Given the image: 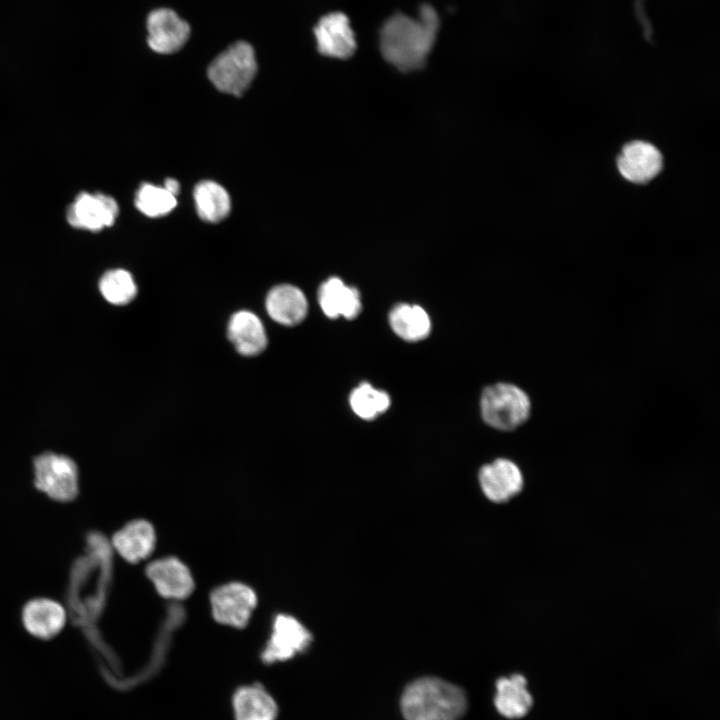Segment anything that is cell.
I'll use <instances>...</instances> for the list:
<instances>
[{
	"label": "cell",
	"mask_w": 720,
	"mask_h": 720,
	"mask_svg": "<svg viewBox=\"0 0 720 720\" xmlns=\"http://www.w3.org/2000/svg\"><path fill=\"white\" fill-rule=\"evenodd\" d=\"M466 708L465 692L436 677L413 681L401 697V710L406 720H458Z\"/></svg>",
	"instance_id": "7a4b0ae2"
},
{
	"label": "cell",
	"mask_w": 720,
	"mask_h": 720,
	"mask_svg": "<svg viewBox=\"0 0 720 720\" xmlns=\"http://www.w3.org/2000/svg\"><path fill=\"white\" fill-rule=\"evenodd\" d=\"M118 212V205L112 197L83 192L69 206L66 217L75 228L99 231L111 226Z\"/></svg>",
	"instance_id": "ba28073f"
},
{
	"label": "cell",
	"mask_w": 720,
	"mask_h": 720,
	"mask_svg": "<svg viewBox=\"0 0 720 720\" xmlns=\"http://www.w3.org/2000/svg\"><path fill=\"white\" fill-rule=\"evenodd\" d=\"M196 210L201 219L219 222L230 212L231 202L227 191L214 181H202L194 189Z\"/></svg>",
	"instance_id": "7402d4cb"
},
{
	"label": "cell",
	"mask_w": 720,
	"mask_h": 720,
	"mask_svg": "<svg viewBox=\"0 0 720 720\" xmlns=\"http://www.w3.org/2000/svg\"><path fill=\"white\" fill-rule=\"evenodd\" d=\"M266 309L274 321L282 325L293 326L305 318L308 303L299 288L282 284L272 288L268 293Z\"/></svg>",
	"instance_id": "e0dca14e"
},
{
	"label": "cell",
	"mask_w": 720,
	"mask_h": 720,
	"mask_svg": "<svg viewBox=\"0 0 720 720\" xmlns=\"http://www.w3.org/2000/svg\"><path fill=\"white\" fill-rule=\"evenodd\" d=\"M318 51L325 56L347 59L357 47L356 38L348 17L333 12L321 17L314 27Z\"/></svg>",
	"instance_id": "9c48e42d"
},
{
	"label": "cell",
	"mask_w": 720,
	"mask_h": 720,
	"mask_svg": "<svg viewBox=\"0 0 720 720\" xmlns=\"http://www.w3.org/2000/svg\"><path fill=\"white\" fill-rule=\"evenodd\" d=\"M149 47L161 54L180 50L190 35L189 24L168 8L152 11L147 18Z\"/></svg>",
	"instance_id": "30bf717a"
},
{
	"label": "cell",
	"mask_w": 720,
	"mask_h": 720,
	"mask_svg": "<svg viewBox=\"0 0 720 720\" xmlns=\"http://www.w3.org/2000/svg\"><path fill=\"white\" fill-rule=\"evenodd\" d=\"M228 337L236 350L246 356L261 353L267 345L264 326L250 311H239L231 317Z\"/></svg>",
	"instance_id": "d6986e66"
},
{
	"label": "cell",
	"mask_w": 720,
	"mask_h": 720,
	"mask_svg": "<svg viewBox=\"0 0 720 720\" xmlns=\"http://www.w3.org/2000/svg\"><path fill=\"white\" fill-rule=\"evenodd\" d=\"M163 187L174 196H177L180 191L179 182L173 178L166 179Z\"/></svg>",
	"instance_id": "484cf974"
},
{
	"label": "cell",
	"mask_w": 720,
	"mask_h": 720,
	"mask_svg": "<svg viewBox=\"0 0 720 720\" xmlns=\"http://www.w3.org/2000/svg\"><path fill=\"white\" fill-rule=\"evenodd\" d=\"M21 622L31 637L49 641L62 632L68 622V616L61 602L48 597H36L24 604Z\"/></svg>",
	"instance_id": "52a82bcc"
},
{
	"label": "cell",
	"mask_w": 720,
	"mask_h": 720,
	"mask_svg": "<svg viewBox=\"0 0 720 720\" xmlns=\"http://www.w3.org/2000/svg\"><path fill=\"white\" fill-rule=\"evenodd\" d=\"M527 684V679L520 673L496 681L494 705L499 714L507 719H520L530 712L534 700Z\"/></svg>",
	"instance_id": "2e32d148"
},
{
	"label": "cell",
	"mask_w": 720,
	"mask_h": 720,
	"mask_svg": "<svg viewBox=\"0 0 720 720\" xmlns=\"http://www.w3.org/2000/svg\"><path fill=\"white\" fill-rule=\"evenodd\" d=\"M147 578L164 598L184 599L193 590L194 582L188 567L180 560L167 557L149 563Z\"/></svg>",
	"instance_id": "5bb4252c"
},
{
	"label": "cell",
	"mask_w": 720,
	"mask_h": 720,
	"mask_svg": "<svg viewBox=\"0 0 720 720\" xmlns=\"http://www.w3.org/2000/svg\"><path fill=\"white\" fill-rule=\"evenodd\" d=\"M33 484L57 502L74 500L79 492V469L68 455L44 451L33 458Z\"/></svg>",
	"instance_id": "3957f363"
},
{
	"label": "cell",
	"mask_w": 720,
	"mask_h": 720,
	"mask_svg": "<svg viewBox=\"0 0 720 720\" xmlns=\"http://www.w3.org/2000/svg\"><path fill=\"white\" fill-rule=\"evenodd\" d=\"M318 297L323 312L330 318L353 319L361 311L359 291L337 277L329 278L321 285Z\"/></svg>",
	"instance_id": "ac0fdd59"
},
{
	"label": "cell",
	"mask_w": 720,
	"mask_h": 720,
	"mask_svg": "<svg viewBox=\"0 0 720 720\" xmlns=\"http://www.w3.org/2000/svg\"><path fill=\"white\" fill-rule=\"evenodd\" d=\"M110 544L121 560L136 564L152 554L156 534L151 523L134 519L123 524L111 535Z\"/></svg>",
	"instance_id": "8fae6325"
},
{
	"label": "cell",
	"mask_w": 720,
	"mask_h": 720,
	"mask_svg": "<svg viewBox=\"0 0 720 720\" xmlns=\"http://www.w3.org/2000/svg\"><path fill=\"white\" fill-rule=\"evenodd\" d=\"M236 720H275L277 705L272 696L258 685L240 688L233 697Z\"/></svg>",
	"instance_id": "ffe728a7"
},
{
	"label": "cell",
	"mask_w": 720,
	"mask_h": 720,
	"mask_svg": "<svg viewBox=\"0 0 720 720\" xmlns=\"http://www.w3.org/2000/svg\"><path fill=\"white\" fill-rule=\"evenodd\" d=\"M439 26V16L428 4L420 7L417 18L400 12L392 15L380 30L382 56L404 72L421 68L434 46Z\"/></svg>",
	"instance_id": "6da1fadb"
},
{
	"label": "cell",
	"mask_w": 720,
	"mask_h": 720,
	"mask_svg": "<svg viewBox=\"0 0 720 720\" xmlns=\"http://www.w3.org/2000/svg\"><path fill=\"white\" fill-rule=\"evenodd\" d=\"M349 401L354 413L365 420L376 418L390 406L389 395L375 389L369 383H362L355 388L351 392Z\"/></svg>",
	"instance_id": "603a6c76"
},
{
	"label": "cell",
	"mask_w": 720,
	"mask_h": 720,
	"mask_svg": "<svg viewBox=\"0 0 720 720\" xmlns=\"http://www.w3.org/2000/svg\"><path fill=\"white\" fill-rule=\"evenodd\" d=\"M256 72L253 47L245 41H238L211 62L208 77L218 90L240 96L248 89Z\"/></svg>",
	"instance_id": "5b68a950"
},
{
	"label": "cell",
	"mask_w": 720,
	"mask_h": 720,
	"mask_svg": "<svg viewBox=\"0 0 720 720\" xmlns=\"http://www.w3.org/2000/svg\"><path fill=\"white\" fill-rule=\"evenodd\" d=\"M620 174L630 182L643 184L653 179L662 169L660 151L644 141L626 144L617 160Z\"/></svg>",
	"instance_id": "9a60e30c"
},
{
	"label": "cell",
	"mask_w": 720,
	"mask_h": 720,
	"mask_svg": "<svg viewBox=\"0 0 720 720\" xmlns=\"http://www.w3.org/2000/svg\"><path fill=\"white\" fill-rule=\"evenodd\" d=\"M99 289L102 296L114 305L128 304L137 293L133 277L123 269L107 271L100 279Z\"/></svg>",
	"instance_id": "cb8c5ba5"
},
{
	"label": "cell",
	"mask_w": 720,
	"mask_h": 720,
	"mask_svg": "<svg viewBox=\"0 0 720 720\" xmlns=\"http://www.w3.org/2000/svg\"><path fill=\"white\" fill-rule=\"evenodd\" d=\"M311 642L309 631L294 617L276 618L263 658L266 662L285 661L302 652Z\"/></svg>",
	"instance_id": "4fadbf2b"
},
{
	"label": "cell",
	"mask_w": 720,
	"mask_h": 720,
	"mask_svg": "<svg viewBox=\"0 0 720 720\" xmlns=\"http://www.w3.org/2000/svg\"><path fill=\"white\" fill-rule=\"evenodd\" d=\"M523 482L520 468L505 458H498L484 465L479 472L482 492L494 503L507 502L520 493Z\"/></svg>",
	"instance_id": "7c38bea8"
},
{
	"label": "cell",
	"mask_w": 720,
	"mask_h": 720,
	"mask_svg": "<svg viewBox=\"0 0 720 720\" xmlns=\"http://www.w3.org/2000/svg\"><path fill=\"white\" fill-rule=\"evenodd\" d=\"M480 405L484 421L502 431H510L524 424L532 408L528 394L511 383H496L486 387Z\"/></svg>",
	"instance_id": "277c9868"
},
{
	"label": "cell",
	"mask_w": 720,
	"mask_h": 720,
	"mask_svg": "<svg viewBox=\"0 0 720 720\" xmlns=\"http://www.w3.org/2000/svg\"><path fill=\"white\" fill-rule=\"evenodd\" d=\"M216 621L232 627H244L256 606V594L249 586L233 582L214 590L210 597Z\"/></svg>",
	"instance_id": "8992f818"
},
{
	"label": "cell",
	"mask_w": 720,
	"mask_h": 720,
	"mask_svg": "<svg viewBox=\"0 0 720 720\" xmlns=\"http://www.w3.org/2000/svg\"><path fill=\"white\" fill-rule=\"evenodd\" d=\"M389 322L393 331L407 341L422 340L431 330L428 314L417 305H396L389 314Z\"/></svg>",
	"instance_id": "44dd1931"
},
{
	"label": "cell",
	"mask_w": 720,
	"mask_h": 720,
	"mask_svg": "<svg viewBox=\"0 0 720 720\" xmlns=\"http://www.w3.org/2000/svg\"><path fill=\"white\" fill-rule=\"evenodd\" d=\"M135 204L146 216L160 217L171 212L177 205V200L176 196L164 187L145 183L137 191Z\"/></svg>",
	"instance_id": "d4e9b609"
}]
</instances>
